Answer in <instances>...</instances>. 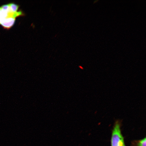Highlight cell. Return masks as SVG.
Here are the masks:
<instances>
[{
    "mask_svg": "<svg viewBox=\"0 0 146 146\" xmlns=\"http://www.w3.org/2000/svg\"><path fill=\"white\" fill-rule=\"evenodd\" d=\"M120 127L121 123L117 120L114 124L112 131L111 146H126Z\"/></svg>",
    "mask_w": 146,
    "mask_h": 146,
    "instance_id": "cell-1",
    "label": "cell"
},
{
    "mask_svg": "<svg viewBox=\"0 0 146 146\" xmlns=\"http://www.w3.org/2000/svg\"><path fill=\"white\" fill-rule=\"evenodd\" d=\"M10 5L11 10L13 12L15 13L18 12L19 8V5L13 3H10Z\"/></svg>",
    "mask_w": 146,
    "mask_h": 146,
    "instance_id": "cell-5",
    "label": "cell"
},
{
    "mask_svg": "<svg viewBox=\"0 0 146 146\" xmlns=\"http://www.w3.org/2000/svg\"><path fill=\"white\" fill-rule=\"evenodd\" d=\"M133 144L136 145V146H146V138L138 141H135V143Z\"/></svg>",
    "mask_w": 146,
    "mask_h": 146,
    "instance_id": "cell-4",
    "label": "cell"
},
{
    "mask_svg": "<svg viewBox=\"0 0 146 146\" xmlns=\"http://www.w3.org/2000/svg\"><path fill=\"white\" fill-rule=\"evenodd\" d=\"M21 11L17 12L12 11L10 7V3L2 5L0 7V22L5 18L9 17L16 18L23 15Z\"/></svg>",
    "mask_w": 146,
    "mask_h": 146,
    "instance_id": "cell-2",
    "label": "cell"
},
{
    "mask_svg": "<svg viewBox=\"0 0 146 146\" xmlns=\"http://www.w3.org/2000/svg\"><path fill=\"white\" fill-rule=\"evenodd\" d=\"M16 21V18L9 17L3 19L0 22V25L5 29H9L13 26Z\"/></svg>",
    "mask_w": 146,
    "mask_h": 146,
    "instance_id": "cell-3",
    "label": "cell"
}]
</instances>
